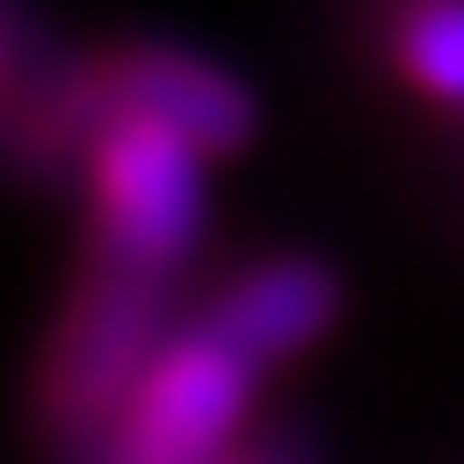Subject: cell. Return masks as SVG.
<instances>
[{"mask_svg": "<svg viewBox=\"0 0 464 464\" xmlns=\"http://www.w3.org/2000/svg\"><path fill=\"white\" fill-rule=\"evenodd\" d=\"M170 348L163 325V279L93 256V271L70 295V317L47 348V380H39V411L70 441H109V426L124 418V402L140 395L148 364Z\"/></svg>", "mask_w": 464, "mask_h": 464, "instance_id": "cell-1", "label": "cell"}, {"mask_svg": "<svg viewBox=\"0 0 464 464\" xmlns=\"http://www.w3.org/2000/svg\"><path fill=\"white\" fill-rule=\"evenodd\" d=\"M32 54H39V32H32V16H24L16 0H0V93H16V85H24Z\"/></svg>", "mask_w": 464, "mask_h": 464, "instance_id": "cell-7", "label": "cell"}, {"mask_svg": "<svg viewBox=\"0 0 464 464\" xmlns=\"http://www.w3.org/2000/svg\"><path fill=\"white\" fill-rule=\"evenodd\" d=\"M124 116L163 124L201 155H232L256 132V93L201 47L124 39V47H101L93 63H78V78L63 85V124H78L85 148H93L101 124H124Z\"/></svg>", "mask_w": 464, "mask_h": 464, "instance_id": "cell-2", "label": "cell"}, {"mask_svg": "<svg viewBox=\"0 0 464 464\" xmlns=\"http://www.w3.org/2000/svg\"><path fill=\"white\" fill-rule=\"evenodd\" d=\"M256 402V364H240L217 333L186 325L148 364L140 395L93 449V464H232Z\"/></svg>", "mask_w": 464, "mask_h": 464, "instance_id": "cell-4", "label": "cell"}, {"mask_svg": "<svg viewBox=\"0 0 464 464\" xmlns=\"http://www.w3.org/2000/svg\"><path fill=\"white\" fill-rule=\"evenodd\" d=\"M201 333L240 356V364H295L302 348H317L341 325V271L317 256H264V264L232 271L194 317Z\"/></svg>", "mask_w": 464, "mask_h": 464, "instance_id": "cell-5", "label": "cell"}, {"mask_svg": "<svg viewBox=\"0 0 464 464\" xmlns=\"http://www.w3.org/2000/svg\"><path fill=\"white\" fill-rule=\"evenodd\" d=\"M395 63L441 109H464V0H411L395 16Z\"/></svg>", "mask_w": 464, "mask_h": 464, "instance_id": "cell-6", "label": "cell"}, {"mask_svg": "<svg viewBox=\"0 0 464 464\" xmlns=\"http://www.w3.org/2000/svg\"><path fill=\"white\" fill-rule=\"evenodd\" d=\"M85 186H93V248L140 279H170L201 248L209 225V186H201V148H186L163 124H101L85 148Z\"/></svg>", "mask_w": 464, "mask_h": 464, "instance_id": "cell-3", "label": "cell"}, {"mask_svg": "<svg viewBox=\"0 0 464 464\" xmlns=\"http://www.w3.org/2000/svg\"><path fill=\"white\" fill-rule=\"evenodd\" d=\"M232 464H310V457H302V441L264 433V441H240V449H232Z\"/></svg>", "mask_w": 464, "mask_h": 464, "instance_id": "cell-8", "label": "cell"}]
</instances>
